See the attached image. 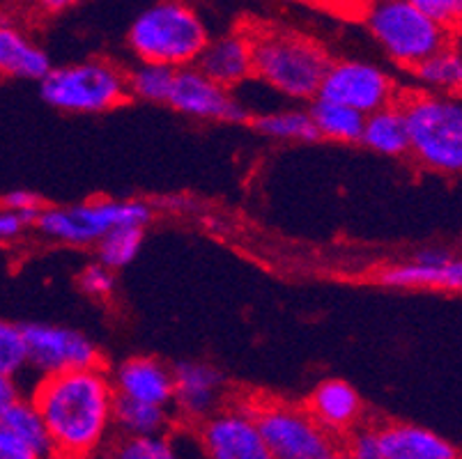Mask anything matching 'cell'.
<instances>
[{
    "label": "cell",
    "mask_w": 462,
    "mask_h": 459,
    "mask_svg": "<svg viewBox=\"0 0 462 459\" xmlns=\"http://www.w3.org/2000/svg\"><path fill=\"white\" fill-rule=\"evenodd\" d=\"M0 459H42L14 429L0 418Z\"/></svg>",
    "instance_id": "cell-34"
},
{
    "label": "cell",
    "mask_w": 462,
    "mask_h": 459,
    "mask_svg": "<svg viewBox=\"0 0 462 459\" xmlns=\"http://www.w3.org/2000/svg\"><path fill=\"white\" fill-rule=\"evenodd\" d=\"M3 207L14 212L16 216H21L28 223V227L35 225L37 216H40L42 209L46 207L42 197L37 193L28 191V188H16V191H10L5 197H3Z\"/></svg>",
    "instance_id": "cell-33"
},
{
    "label": "cell",
    "mask_w": 462,
    "mask_h": 459,
    "mask_svg": "<svg viewBox=\"0 0 462 459\" xmlns=\"http://www.w3.org/2000/svg\"><path fill=\"white\" fill-rule=\"evenodd\" d=\"M173 411L182 423L196 427L230 402L228 379L217 365L205 361H182L173 368Z\"/></svg>",
    "instance_id": "cell-13"
},
{
    "label": "cell",
    "mask_w": 462,
    "mask_h": 459,
    "mask_svg": "<svg viewBox=\"0 0 462 459\" xmlns=\"http://www.w3.org/2000/svg\"><path fill=\"white\" fill-rule=\"evenodd\" d=\"M447 32H462V0H410Z\"/></svg>",
    "instance_id": "cell-32"
},
{
    "label": "cell",
    "mask_w": 462,
    "mask_h": 459,
    "mask_svg": "<svg viewBox=\"0 0 462 459\" xmlns=\"http://www.w3.org/2000/svg\"><path fill=\"white\" fill-rule=\"evenodd\" d=\"M3 420L14 429L16 435L26 441L42 459H56V450H53L51 439H49L44 420H42L40 411L35 409V404H32L31 399L23 398L19 404H14V407L3 416Z\"/></svg>",
    "instance_id": "cell-28"
},
{
    "label": "cell",
    "mask_w": 462,
    "mask_h": 459,
    "mask_svg": "<svg viewBox=\"0 0 462 459\" xmlns=\"http://www.w3.org/2000/svg\"><path fill=\"white\" fill-rule=\"evenodd\" d=\"M168 108L184 117L199 122H221V124H237L251 120L249 108L233 90L209 81L196 67L175 69L173 87L166 101Z\"/></svg>",
    "instance_id": "cell-12"
},
{
    "label": "cell",
    "mask_w": 462,
    "mask_h": 459,
    "mask_svg": "<svg viewBox=\"0 0 462 459\" xmlns=\"http://www.w3.org/2000/svg\"><path fill=\"white\" fill-rule=\"evenodd\" d=\"M208 41V25L184 0H159L145 7L127 31L129 50L138 62L171 69L196 65Z\"/></svg>",
    "instance_id": "cell-3"
},
{
    "label": "cell",
    "mask_w": 462,
    "mask_h": 459,
    "mask_svg": "<svg viewBox=\"0 0 462 459\" xmlns=\"http://www.w3.org/2000/svg\"><path fill=\"white\" fill-rule=\"evenodd\" d=\"M28 370V349L23 326L0 319V374L19 377Z\"/></svg>",
    "instance_id": "cell-29"
},
{
    "label": "cell",
    "mask_w": 462,
    "mask_h": 459,
    "mask_svg": "<svg viewBox=\"0 0 462 459\" xmlns=\"http://www.w3.org/2000/svg\"><path fill=\"white\" fill-rule=\"evenodd\" d=\"M175 69L150 62H138L132 71H127V92L129 96L145 104H159L166 106L171 87H173Z\"/></svg>",
    "instance_id": "cell-26"
},
{
    "label": "cell",
    "mask_w": 462,
    "mask_h": 459,
    "mask_svg": "<svg viewBox=\"0 0 462 459\" xmlns=\"http://www.w3.org/2000/svg\"><path fill=\"white\" fill-rule=\"evenodd\" d=\"M411 71L428 95L462 99V49L457 46L447 44Z\"/></svg>",
    "instance_id": "cell-21"
},
{
    "label": "cell",
    "mask_w": 462,
    "mask_h": 459,
    "mask_svg": "<svg viewBox=\"0 0 462 459\" xmlns=\"http://www.w3.org/2000/svg\"><path fill=\"white\" fill-rule=\"evenodd\" d=\"M251 124L260 136L276 142H309L318 141L309 108H276V111L251 115Z\"/></svg>",
    "instance_id": "cell-23"
},
{
    "label": "cell",
    "mask_w": 462,
    "mask_h": 459,
    "mask_svg": "<svg viewBox=\"0 0 462 459\" xmlns=\"http://www.w3.org/2000/svg\"><path fill=\"white\" fill-rule=\"evenodd\" d=\"M366 23L384 56L405 69H414L448 44L442 25L428 19L410 0H375Z\"/></svg>",
    "instance_id": "cell-7"
},
{
    "label": "cell",
    "mask_w": 462,
    "mask_h": 459,
    "mask_svg": "<svg viewBox=\"0 0 462 459\" xmlns=\"http://www.w3.org/2000/svg\"><path fill=\"white\" fill-rule=\"evenodd\" d=\"M143 243H145V227H117L95 246L97 262L111 271L129 267L143 251Z\"/></svg>",
    "instance_id": "cell-27"
},
{
    "label": "cell",
    "mask_w": 462,
    "mask_h": 459,
    "mask_svg": "<svg viewBox=\"0 0 462 459\" xmlns=\"http://www.w3.org/2000/svg\"><path fill=\"white\" fill-rule=\"evenodd\" d=\"M380 436L384 459H462L447 436L417 423L380 425Z\"/></svg>",
    "instance_id": "cell-19"
},
{
    "label": "cell",
    "mask_w": 462,
    "mask_h": 459,
    "mask_svg": "<svg viewBox=\"0 0 462 459\" xmlns=\"http://www.w3.org/2000/svg\"><path fill=\"white\" fill-rule=\"evenodd\" d=\"M315 99H327L366 117L380 108L398 104V86L380 65L361 58L331 60Z\"/></svg>",
    "instance_id": "cell-9"
},
{
    "label": "cell",
    "mask_w": 462,
    "mask_h": 459,
    "mask_svg": "<svg viewBox=\"0 0 462 459\" xmlns=\"http://www.w3.org/2000/svg\"><path fill=\"white\" fill-rule=\"evenodd\" d=\"M152 216V205L145 200L92 197L74 205L44 207L32 227L46 242L83 248L97 246L117 227H148Z\"/></svg>",
    "instance_id": "cell-5"
},
{
    "label": "cell",
    "mask_w": 462,
    "mask_h": 459,
    "mask_svg": "<svg viewBox=\"0 0 462 459\" xmlns=\"http://www.w3.org/2000/svg\"><path fill=\"white\" fill-rule=\"evenodd\" d=\"M196 69L203 71L209 81L226 90H237L254 78V44L251 32L235 31L208 41Z\"/></svg>",
    "instance_id": "cell-17"
},
{
    "label": "cell",
    "mask_w": 462,
    "mask_h": 459,
    "mask_svg": "<svg viewBox=\"0 0 462 459\" xmlns=\"http://www.w3.org/2000/svg\"><path fill=\"white\" fill-rule=\"evenodd\" d=\"M102 459H182L178 444L168 435L125 436L117 435L102 450Z\"/></svg>",
    "instance_id": "cell-25"
},
{
    "label": "cell",
    "mask_w": 462,
    "mask_h": 459,
    "mask_svg": "<svg viewBox=\"0 0 462 459\" xmlns=\"http://www.w3.org/2000/svg\"><path fill=\"white\" fill-rule=\"evenodd\" d=\"M31 3L44 14H62V12L81 5L86 0H31Z\"/></svg>",
    "instance_id": "cell-37"
},
{
    "label": "cell",
    "mask_w": 462,
    "mask_h": 459,
    "mask_svg": "<svg viewBox=\"0 0 462 459\" xmlns=\"http://www.w3.org/2000/svg\"><path fill=\"white\" fill-rule=\"evenodd\" d=\"M21 326L26 338L28 370L40 374V379L97 368L102 363L97 343L79 328L46 322H31Z\"/></svg>",
    "instance_id": "cell-11"
},
{
    "label": "cell",
    "mask_w": 462,
    "mask_h": 459,
    "mask_svg": "<svg viewBox=\"0 0 462 459\" xmlns=\"http://www.w3.org/2000/svg\"><path fill=\"white\" fill-rule=\"evenodd\" d=\"M254 414L260 435L276 459H313L338 450V441L300 404L254 399Z\"/></svg>",
    "instance_id": "cell-8"
},
{
    "label": "cell",
    "mask_w": 462,
    "mask_h": 459,
    "mask_svg": "<svg viewBox=\"0 0 462 459\" xmlns=\"http://www.w3.org/2000/svg\"><path fill=\"white\" fill-rule=\"evenodd\" d=\"M410 157L435 175H462V99L417 92L401 104Z\"/></svg>",
    "instance_id": "cell-4"
},
{
    "label": "cell",
    "mask_w": 462,
    "mask_h": 459,
    "mask_svg": "<svg viewBox=\"0 0 462 459\" xmlns=\"http://www.w3.org/2000/svg\"><path fill=\"white\" fill-rule=\"evenodd\" d=\"M359 142L380 157H407L410 154V133H407V120L401 104H392V106L366 115Z\"/></svg>",
    "instance_id": "cell-20"
},
{
    "label": "cell",
    "mask_w": 462,
    "mask_h": 459,
    "mask_svg": "<svg viewBox=\"0 0 462 459\" xmlns=\"http://www.w3.org/2000/svg\"><path fill=\"white\" fill-rule=\"evenodd\" d=\"M116 271L99 264L97 260L92 264H88V267H83V271L79 273V289L86 297L95 298V301H106V298H111L116 294Z\"/></svg>",
    "instance_id": "cell-31"
},
{
    "label": "cell",
    "mask_w": 462,
    "mask_h": 459,
    "mask_svg": "<svg viewBox=\"0 0 462 459\" xmlns=\"http://www.w3.org/2000/svg\"><path fill=\"white\" fill-rule=\"evenodd\" d=\"M56 459H92L116 429V390L102 365L42 377L31 393Z\"/></svg>",
    "instance_id": "cell-1"
},
{
    "label": "cell",
    "mask_w": 462,
    "mask_h": 459,
    "mask_svg": "<svg viewBox=\"0 0 462 459\" xmlns=\"http://www.w3.org/2000/svg\"><path fill=\"white\" fill-rule=\"evenodd\" d=\"M306 411L336 441L364 425V399L346 379H322L306 399Z\"/></svg>",
    "instance_id": "cell-16"
},
{
    "label": "cell",
    "mask_w": 462,
    "mask_h": 459,
    "mask_svg": "<svg viewBox=\"0 0 462 459\" xmlns=\"http://www.w3.org/2000/svg\"><path fill=\"white\" fill-rule=\"evenodd\" d=\"M108 377H111L117 399H132V402L173 409V368L163 361L154 356H132L117 365Z\"/></svg>",
    "instance_id": "cell-15"
},
{
    "label": "cell",
    "mask_w": 462,
    "mask_h": 459,
    "mask_svg": "<svg viewBox=\"0 0 462 459\" xmlns=\"http://www.w3.org/2000/svg\"><path fill=\"white\" fill-rule=\"evenodd\" d=\"M193 435L203 459H276L255 423L254 399H230Z\"/></svg>",
    "instance_id": "cell-10"
},
{
    "label": "cell",
    "mask_w": 462,
    "mask_h": 459,
    "mask_svg": "<svg viewBox=\"0 0 462 459\" xmlns=\"http://www.w3.org/2000/svg\"><path fill=\"white\" fill-rule=\"evenodd\" d=\"M338 450L346 459H384L380 427L377 425H359L338 441Z\"/></svg>",
    "instance_id": "cell-30"
},
{
    "label": "cell",
    "mask_w": 462,
    "mask_h": 459,
    "mask_svg": "<svg viewBox=\"0 0 462 459\" xmlns=\"http://www.w3.org/2000/svg\"><path fill=\"white\" fill-rule=\"evenodd\" d=\"M51 69L53 62L46 49L21 31L12 16L0 14V76L40 83Z\"/></svg>",
    "instance_id": "cell-18"
},
{
    "label": "cell",
    "mask_w": 462,
    "mask_h": 459,
    "mask_svg": "<svg viewBox=\"0 0 462 459\" xmlns=\"http://www.w3.org/2000/svg\"><path fill=\"white\" fill-rule=\"evenodd\" d=\"M28 230V223L0 205V243H12Z\"/></svg>",
    "instance_id": "cell-35"
},
{
    "label": "cell",
    "mask_w": 462,
    "mask_h": 459,
    "mask_svg": "<svg viewBox=\"0 0 462 459\" xmlns=\"http://www.w3.org/2000/svg\"><path fill=\"white\" fill-rule=\"evenodd\" d=\"M40 96L60 113L102 115L127 101V71L99 58L53 67L40 81Z\"/></svg>",
    "instance_id": "cell-6"
},
{
    "label": "cell",
    "mask_w": 462,
    "mask_h": 459,
    "mask_svg": "<svg viewBox=\"0 0 462 459\" xmlns=\"http://www.w3.org/2000/svg\"><path fill=\"white\" fill-rule=\"evenodd\" d=\"M309 115L313 120L318 141L325 138V141L340 142V145H355V142H359L361 132H364V120H366L361 113L327 99L310 101Z\"/></svg>",
    "instance_id": "cell-22"
},
{
    "label": "cell",
    "mask_w": 462,
    "mask_h": 459,
    "mask_svg": "<svg viewBox=\"0 0 462 459\" xmlns=\"http://www.w3.org/2000/svg\"><path fill=\"white\" fill-rule=\"evenodd\" d=\"M173 425V409L116 399V429L125 436H162Z\"/></svg>",
    "instance_id": "cell-24"
},
{
    "label": "cell",
    "mask_w": 462,
    "mask_h": 459,
    "mask_svg": "<svg viewBox=\"0 0 462 459\" xmlns=\"http://www.w3.org/2000/svg\"><path fill=\"white\" fill-rule=\"evenodd\" d=\"M254 78L292 101H313L331 65L325 46L292 31L251 32Z\"/></svg>",
    "instance_id": "cell-2"
},
{
    "label": "cell",
    "mask_w": 462,
    "mask_h": 459,
    "mask_svg": "<svg viewBox=\"0 0 462 459\" xmlns=\"http://www.w3.org/2000/svg\"><path fill=\"white\" fill-rule=\"evenodd\" d=\"M23 399V389L19 384V377H5L0 374V418L7 414V411L19 404Z\"/></svg>",
    "instance_id": "cell-36"
},
{
    "label": "cell",
    "mask_w": 462,
    "mask_h": 459,
    "mask_svg": "<svg viewBox=\"0 0 462 459\" xmlns=\"http://www.w3.org/2000/svg\"><path fill=\"white\" fill-rule=\"evenodd\" d=\"M377 283L396 289L462 292V255L447 248H423L411 260L380 269Z\"/></svg>",
    "instance_id": "cell-14"
},
{
    "label": "cell",
    "mask_w": 462,
    "mask_h": 459,
    "mask_svg": "<svg viewBox=\"0 0 462 459\" xmlns=\"http://www.w3.org/2000/svg\"><path fill=\"white\" fill-rule=\"evenodd\" d=\"M313 459H346V457H343V453H340V450H336V453L325 454V457H313Z\"/></svg>",
    "instance_id": "cell-38"
}]
</instances>
